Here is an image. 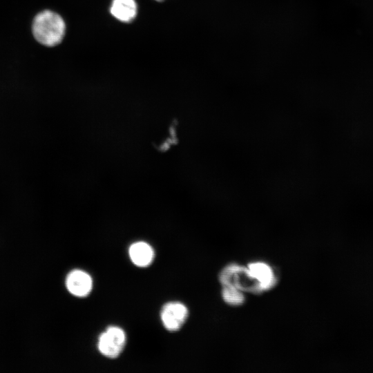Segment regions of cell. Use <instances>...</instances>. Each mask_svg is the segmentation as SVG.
Instances as JSON below:
<instances>
[{
	"instance_id": "obj_8",
	"label": "cell",
	"mask_w": 373,
	"mask_h": 373,
	"mask_svg": "<svg viewBox=\"0 0 373 373\" xmlns=\"http://www.w3.org/2000/svg\"><path fill=\"white\" fill-rule=\"evenodd\" d=\"M110 12L117 20L128 23L136 17L137 6L135 0H113Z\"/></svg>"
},
{
	"instance_id": "obj_7",
	"label": "cell",
	"mask_w": 373,
	"mask_h": 373,
	"mask_svg": "<svg viewBox=\"0 0 373 373\" xmlns=\"http://www.w3.org/2000/svg\"><path fill=\"white\" fill-rule=\"evenodd\" d=\"M128 253L133 263L140 267L149 266L155 256L153 248L148 243L142 241L131 245Z\"/></svg>"
},
{
	"instance_id": "obj_4",
	"label": "cell",
	"mask_w": 373,
	"mask_h": 373,
	"mask_svg": "<svg viewBox=\"0 0 373 373\" xmlns=\"http://www.w3.org/2000/svg\"><path fill=\"white\" fill-rule=\"evenodd\" d=\"M189 315L186 307L179 302L165 304L161 310V320L164 327L170 332L179 330L186 322Z\"/></svg>"
},
{
	"instance_id": "obj_6",
	"label": "cell",
	"mask_w": 373,
	"mask_h": 373,
	"mask_svg": "<svg viewBox=\"0 0 373 373\" xmlns=\"http://www.w3.org/2000/svg\"><path fill=\"white\" fill-rule=\"evenodd\" d=\"M250 275L258 283L262 291L271 288L276 284L274 273L267 264L256 262L247 267Z\"/></svg>"
},
{
	"instance_id": "obj_2",
	"label": "cell",
	"mask_w": 373,
	"mask_h": 373,
	"mask_svg": "<svg viewBox=\"0 0 373 373\" xmlns=\"http://www.w3.org/2000/svg\"><path fill=\"white\" fill-rule=\"evenodd\" d=\"M220 280L223 286H232L241 291H262L248 269L238 265H231L226 267L220 274Z\"/></svg>"
},
{
	"instance_id": "obj_9",
	"label": "cell",
	"mask_w": 373,
	"mask_h": 373,
	"mask_svg": "<svg viewBox=\"0 0 373 373\" xmlns=\"http://www.w3.org/2000/svg\"><path fill=\"white\" fill-rule=\"evenodd\" d=\"M241 291L232 286H224L222 292V298L227 303L231 305H240L245 300V297Z\"/></svg>"
},
{
	"instance_id": "obj_1",
	"label": "cell",
	"mask_w": 373,
	"mask_h": 373,
	"mask_svg": "<svg viewBox=\"0 0 373 373\" xmlns=\"http://www.w3.org/2000/svg\"><path fill=\"white\" fill-rule=\"evenodd\" d=\"M32 32L39 43L53 47L61 42L66 32V23L57 12L45 10L35 17Z\"/></svg>"
},
{
	"instance_id": "obj_3",
	"label": "cell",
	"mask_w": 373,
	"mask_h": 373,
	"mask_svg": "<svg viewBox=\"0 0 373 373\" xmlns=\"http://www.w3.org/2000/svg\"><path fill=\"white\" fill-rule=\"evenodd\" d=\"M126 337L122 329L111 326L101 334L97 347L104 356L114 358L119 356L125 347Z\"/></svg>"
},
{
	"instance_id": "obj_5",
	"label": "cell",
	"mask_w": 373,
	"mask_h": 373,
	"mask_svg": "<svg viewBox=\"0 0 373 373\" xmlns=\"http://www.w3.org/2000/svg\"><path fill=\"white\" fill-rule=\"evenodd\" d=\"M66 287L73 296L85 297L92 290L93 280L88 273L80 269H75L68 274L66 278Z\"/></svg>"
},
{
	"instance_id": "obj_10",
	"label": "cell",
	"mask_w": 373,
	"mask_h": 373,
	"mask_svg": "<svg viewBox=\"0 0 373 373\" xmlns=\"http://www.w3.org/2000/svg\"><path fill=\"white\" fill-rule=\"evenodd\" d=\"M155 1H164V0H155Z\"/></svg>"
}]
</instances>
